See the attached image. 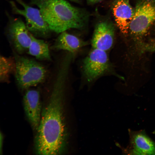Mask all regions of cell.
<instances>
[{
    "label": "cell",
    "mask_w": 155,
    "mask_h": 155,
    "mask_svg": "<svg viewBox=\"0 0 155 155\" xmlns=\"http://www.w3.org/2000/svg\"><path fill=\"white\" fill-rule=\"evenodd\" d=\"M68 73L59 71L48 104L41 114L35 140L36 154H59L63 148L65 131L63 116V101Z\"/></svg>",
    "instance_id": "cell-1"
},
{
    "label": "cell",
    "mask_w": 155,
    "mask_h": 155,
    "mask_svg": "<svg viewBox=\"0 0 155 155\" xmlns=\"http://www.w3.org/2000/svg\"><path fill=\"white\" fill-rule=\"evenodd\" d=\"M37 6L52 32L60 33L70 29H81L87 24L89 14L65 0H29Z\"/></svg>",
    "instance_id": "cell-2"
},
{
    "label": "cell",
    "mask_w": 155,
    "mask_h": 155,
    "mask_svg": "<svg viewBox=\"0 0 155 155\" xmlns=\"http://www.w3.org/2000/svg\"><path fill=\"white\" fill-rule=\"evenodd\" d=\"M15 74L17 84L22 89L35 86L45 79L47 71L45 67L36 61L14 54Z\"/></svg>",
    "instance_id": "cell-3"
},
{
    "label": "cell",
    "mask_w": 155,
    "mask_h": 155,
    "mask_svg": "<svg viewBox=\"0 0 155 155\" xmlns=\"http://www.w3.org/2000/svg\"><path fill=\"white\" fill-rule=\"evenodd\" d=\"M134 10L129 32L135 40H140L155 22V0H136Z\"/></svg>",
    "instance_id": "cell-4"
},
{
    "label": "cell",
    "mask_w": 155,
    "mask_h": 155,
    "mask_svg": "<svg viewBox=\"0 0 155 155\" xmlns=\"http://www.w3.org/2000/svg\"><path fill=\"white\" fill-rule=\"evenodd\" d=\"M23 7L20 9L12 1H9L12 13L23 16L26 24L30 32L35 37H48L52 32L44 19L39 9L32 7L23 0H16Z\"/></svg>",
    "instance_id": "cell-5"
},
{
    "label": "cell",
    "mask_w": 155,
    "mask_h": 155,
    "mask_svg": "<svg viewBox=\"0 0 155 155\" xmlns=\"http://www.w3.org/2000/svg\"><path fill=\"white\" fill-rule=\"evenodd\" d=\"M8 20L5 32L9 41L19 54L27 51L32 41V34L20 18H14L7 12Z\"/></svg>",
    "instance_id": "cell-6"
},
{
    "label": "cell",
    "mask_w": 155,
    "mask_h": 155,
    "mask_svg": "<svg viewBox=\"0 0 155 155\" xmlns=\"http://www.w3.org/2000/svg\"><path fill=\"white\" fill-rule=\"evenodd\" d=\"M110 63L106 51L93 48L83 61V73L90 82L110 70Z\"/></svg>",
    "instance_id": "cell-7"
},
{
    "label": "cell",
    "mask_w": 155,
    "mask_h": 155,
    "mask_svg": "<svg viewBox=\"0 0 155 155\" xmlns=\"http://www.w3.org/2000/svg\"><path fill=\"white\" fill-rule=\"evenodd\" d=\"M115 26L109 19L104 18L96 24L91 40L93 48L106 51L112 47L114 43Z\"/></svg>",
    "instance_id": "cell-8"
},
{
    "label": "cell",
    "mask_w": 155,
    "mask_h": 155,
    "mask_svg": "<svg viewBox=\"0 0 155 155\" xmlns=\"http://www.w3.org/2000/svg\"><path fill=\"white\" fill-rule=\"evenodd\" d=\"M111 9L116 26L122 33L127 34L135 13L130 0H113Z\"/></svg>",
    "instance_id": "cell-9"
},
{
    "label": "cell",
    "mask_w": 155,
    "mask_h": 155,
    "mask_svg": "<svg viewBox=\"0 0 155 155\" xmlns=\"http://www.w3.org/2000/svg\"><path fill=\"white\" fill-rule=\"evenodd\" d=\"M24 110L32 127L37 130L40 121L41 105L40 93L35 90H28L23 97Z\"/></svg>",
    "instance_id": "cell-10"
},
{
    "label": "cell",
    "mask_w": 155,
    "mask_h": 155,
    "mask_svg": "<svg viewBox=\"0 0 155 155\" xmlns=\"http://www.w3.org/2000/svg\"><path fill=\"white\" fill-rule=\"evenodd\" d=\"M127 151L131 154L155 155V143L143 131L131 132Z\"/></svg>",
    "instance_id": "cell-11"
},
{
    "label": "cell",
    "mask_w": 155,
    "mask_h": 155,
    "mask_svg": "<svg viewBox=\"0 0 155 155\" xmlns=\"http://www.w3.org/2000/svg\"><path fill=\"white\" fill-rule=\"evenodd\" d=\"M87 44L88 42L65 31L60 33L53 47L55 49L67 51L73 56Z\"/></svg>",
    "instance_id": "cell-12"
},
{
    "label": "cell",
    "mask_w": 155,
    "mask_h": 155,
    "mask_svg": "<svg viewBox=\"0 0 155 155\" xmlns=\"http://www.w3.org/2000/svg\"><path fill=\"white\" fill-rule=\"evenodd\" d=\"M28 53L40 60H51L48 44L43 40L32 35V41L27 51Z\"/></svg>",
    "instance_id": "cell-13"
},
{
    "label": "cell",
    "mask_w": 155,
    "mask_h": 155,
    "mask_svg": "<svg viewBox=\"0 0 155 155\" xmlns=\"http://www.w3.org/2000/svg\"><path fill=\"white\" fill-rule=\"evenodd\" d=\"M16 63L14 59L1 55L0 58V80L2 82L9 81L10 75L15 73Z\"/></svg>",
    "instance_id": "cell-14"
},
{
    "label": "cell",
    "mask_w": 155,
    "mask_h": 155,
    "mask_svg": "<svg viewBox=\"0 0 155 155\" xmlns=\"http://www.w3.org/2000/svg\"><path fill=\"white\" fill-rule=\"evenodd\" d=\"M143 45V49L150 51L155 52V40L149 44Z\"/></svg>",
    "instance_id": "cell-15"
},
{
    "label": "cell",
    "mask_w": 155,
    "mask_h": 155,
    "mask_svg": "<svg viewBox=\"0 0 155 155\" xmlns=\"http://www.w3.org/2000/svg\"><path fill=\"white\" fill-rule=\"evenodd\" d=\"M88 3L90 5L95 4L101 2L104 0H86Z\"/></svg>",
    "instance_id": "cell-16"
},
{
    "label": "cell",
    "mask_w": 155,
    "mask_h": 155,
    "mask_svg": "<svg viewBox=\"0 0 155 155\" xmlns=\"http://www.w3.org/2000/svg\"><path fill=\"white\" fill-rule=\"evenodd\" d=\"M71 1H73L77 3H80L81 1V0H69Z\"/></svg>",
    "instance_id": "cell-17"
}]
</instances>
